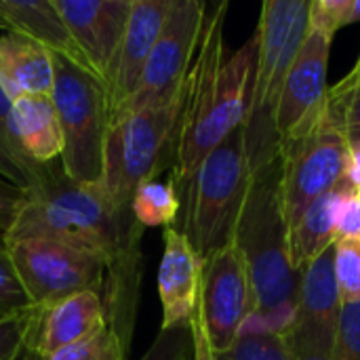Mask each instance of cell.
I'll return each mask as SVG.
<instances>
[{"mask_svg":"<svg viewBox=\"0 0 360 360\" xmlns=\"http://www.w3.org/2000/svg\"><path fill=\"white\" fill-rule=\"evenodd\" d=\"M310 2L306 0H266L257 23L259 51L253 78V93L247 120L243 124L251 171L281 156L276 133V110L287 74L308 36Z\"/></svg>","mask_w":360,"mask_h":360,"instance_id":"cell-3","label":"cell"},{"mask_svg":"<svg viewBox=\"0 0 360 360\" xmlns=\"http://www.w3.org/2000/svg\"><path fill=\"white\" fill-rule=\"evenodd\" d=\"M228 2L207 6L200 42L184 86L173 179L184 192L198 165L245 124L257 68V32L230 57L224 51Z\"/></svg>","mask_w":360,"mask_h":360,"instance_id":"cell-1","label":"cell"},{"mask_svg":"<svg viewBox=\"0 0 360 360\" xmlns=\"http://www.w3.org/2000/svg\"><path fill=\"white\" fill-rule=\"evenodd\" d=\"M4 314H8V312H0V319H2V316H4Z\"/></svg>","mask_w":360,"mask_h":360,"instance_id":"cell-36","label":"cell"},{"mask_svg":"<svg viewBox=\"0 0 360 360\" xmlns=\"http://www.w3.org/2000/svg\"><path fill=\"white\" fill-rule=\"evenodd\" d=\"M344 99V129L352 152V179L360 186V84Z\"/></svg>","mask_w":360,"mask_h":360,"instance_id":"cell-31","label":"cell"},{"mask_svg":"<svg viewBox=\"0 0 360 360\" xmlns=\"http://www.w3.org/2000/svg\"><path fill=\"white\" fill-rule=\"evenodd\" d=\"M219 360H295L283 333H240Z\"/></svg>","mask_w":360,"mask_h":360,"instance_id":"cell-24","label":"cell"},{"mask_svg":"<svg viewBox=\"0 0 360 360\" xmlns=\"http://www.w3.org/2000/svg\"><path fill=\"white\" fill-rule=\"evenodd\" d=\"M181 103L184 95L162 105L129 110L110 118L99 184L120 215L133 217L135 190L160 175L167 152L177 139Z\"/></svg>","mask_w":360,"mask_h":360,"instance_id":"cell-5","label":"cell"},{"mask_svg":"<svg viewBox=\"0 0 360 360\" xmlns=\"http://www.w3.org/2000/svg\"><path fill=\"white\" fill-rule=\"evenodd\" d=\"M354 188L360 186L352 179V175L346 177L331 192L314 200L302 213V217L289 226V259L300 276L314 259H319L327 249L335 245L340 207Z\"/></svg>","mask_w":360,"mask_h":360,"instance_id":"cell-19","label":"cell"},{"mask_svg":"<svg viewBox=\"0 0 360 360\" xmlns=\"http://www.w3.org/2000/svg\"><path fill=\"white\" fill-rule=\"evenodd\" d=\"M331 360H360V304L342 306Z\"/></svg>","mask_w":360,"mask_h":360,"instance_id":"cell-28","label":"cell"},{"mask_svg":"<svg viewBox=\"0 0 360 360\" xmlns=\"http://www.w3.org/2000/svg\"><path fill=\"white\" fill-rule=\"evenodd\" d=\"M173 4L175 0H133L127 30L105 82L110 118L118 114L135 95L150 53L165 27Z\"/></svg>","mask_w":360,"mask_h":360,"instance_id":"cell-14","label":"cell"},{"mask_svg":"<svg viewBox=\"0 0 360 360\" xmlns=\"http://www.w3.org/2000/svg\"><path fill=\"white\" fill-rule=\"evenodd\" d=\"M89 70L105 84L122 42L133 0H53Z\"/></svg>","mask_w":360,"mask_h":360,"instance_id":"cell-13","label":"cell"},{"mask_svg":"<svg viewBox=\"0 0 360 360\" xmlns=\"http://www.w3.org/2000/svg\"><path fill=\"white\" fill-rule=\"evenodd\" d=\"M360 238V188H354L342 202L338 226H335V243Z\"/></svg>","mask_w":360,"mask_h":360,"instance_id":"cell-32","label":"cell"},{"mask_svg":"<svg viewBox=\"0 0 360 360\" xmlns=\"http://www.w3.org/2000/svg\"><path fill=\"white\" fill-rule=\"evenodd\" d=\"M348 4L350 0H312L310 2V17L308 30L319 32L333 40L338 30H342L348 19Z\"/></svg>","mask_w":360,"mask_h":360,"instance_id":"cell-29","label":"cell"},{"mask_svg":"<svg viewBox=\"0 0 360 360\" xmlns=\"http://www.w3.org/2000/svg\"><path fill=\"white\" fill-rule=\"evenodd\" d=\"M281 160L285 217L291 226L314 200L352 175V152L344 129V99L329 95L323 118L306 135L281 146Z\"/></svg>","mask_w":360,"mask_h":360,"instance_id":"cell-7","label":"cell"},{"mask_svg":"<svg viewBox=\"0 0 360 360\" xmlns=\"http://www.w3.org/2000/svg\"><path fill=\"white\" fill-rule=\"evenodd\" d=\"M32 314L34 325L27 350L42 360L108 327V308L97 291L70 295L44 310L32 308Z\"/></svg>","mask_w":360,"mask_h":360,"instance_id":"cell-15","label":"cell"},{"mask_svg":"<svg viewBox=\"0 0 360 360\" xmlns=\"http://www.w3.org/2000/svg\"><path fill=\"white\" fill-rule=\"evenodd\" d=\"M32 325V308L8 312L0 319V360H17L23 350H27Z\"/></svg>","mask_w":360,"mask_h":360,"instance_id":"cell-26","label":"cell"},{"mask_svg":"<svg viewBox=\"0 0 360 360\" xmlns=\"http://www.w3.org/2000/svg\"><path fill=\"white\" fill-rule=\"evenodd\" d=\"M200 281L202 259L188 236L175 226L165 228V251L158 268V295L162 304L160 329L190 327L198 308Z\"/></svg>","mask_w":360,"mask_h":360,"instance_id":"cell-16","label":"cell"},{"mask_svg":"<svg viewBox=\"0 0 360 360\" xmlns=\"http://www.w3.org/2000/svg\"><path fill=\"white\" fill-rule=\"evenodd\" d=\"M335 253V281L342 306L360 304V238L338 240Z\"/></svg>","mask_w":360,"mask_h":360,"instance_id":"cell-25","label":"cell"},{"mask_svg":"<svg viewBox=\"0 0 360 360\" xmlns=\"http://www.w3.org/2000/svg\"><path fill=\"white\" fill-rule=\"evenodd\" d=\"M198 312L215 354H228L255 312L249 270L236 243L202 259Z\"/></svg>","mask_w":360,"mask_h":360,"instance_id":"cell-10","label":"cell"},{"mask_svg":"<svg viewBox=\"0 0 360 360\" xmlns=\"http://www.w3.org/2000/svg\"><path fill=\"white\" fill-rule=\"evenodd\" d=\"M129 348L120 340V335L108 325L99 333L72 344L46 360H127Z\"/></svg>","mask_w":360,"mask_h":360,"instance_id":"cell-23","label":"cell"},{"mask_svg":"<svg viewBox=\"0 0 360 360\" xmlns=\"http://www.w3.org/2000/svg\"><path fill=\"white\" fill-rule=\"evenodd\" d=\"M141 360H194V340L190 327L160 329Z\"/></svg>","mask_w":360,"mask_h":360,"instance_id":"cell-27","label":"cell"},{"mask_svg":"<svg viewBox=\"0 0 360 360\" xmlns=\"http://www.w3.org/2000/svg\"><path fill=\"white\" fill-rule=\"evenodd\" d=\"M55 82L51 99L57 110L63 150L61 169L78 184H99L110 127L105 84L86 68L53 55Z\"/></svg>","mask_w":360,"mask_h":360,"instance_id":"cell-6","label":"cell"},{"mask_svg":"<svg viewBox=\"0 0 360 360\" xmlns=\"http://www.w3.org/2000/svg\"><path fill=\"white\" fill-rule=\"evenodd\" d=\"M234 243L245 257L255 300V312L240 333H285L295 314L302 276L289 259L281 156L253 171Z\"/></svg>","mask_w":360,"mask_h":360,"instance_id":"cell-2","label":"cell"},{"mask_svg":"<svg viewBox=\"0 0 360 360\" xmlns=\"http://www.w3.org/2000/svg\"><path fill=\"white\" fill-rule=\"evenodd\" d=\"M55 82L53 53L42 44L4 30L0 34V86L13 103L25 95H51Z\"/></svg>","mask_w":360,"mask_h":360,"instance_id":"cell-18","label":"cell"},{"mask_svg":"<svg viewBox=\"0 0 360 360\" xmlns=\"http://www.w3.org/2000/svg\"><path fill=\"white\" fill-rule=\"evenodd\" d=\"M205 13L207 4L200 0H175L150 53L139 86L120 112L162 105L184 95L186 78L200 42Z\"/></svg>","mask_w":360,"mask_h":360,"instance_id":"cell-9","label":"cell"},{"mask_svg":"<svg viewBox=\"0 0 360 360\" xmlns=\"http://www.w3.org/2000/svg\"><path fill=\"white\" fill-rule=\"evenodd\" d=\"M360 21V0H350V4H348V19H346V23L350 25V23H359Z\"/></svg>","mask_w":360,"mask_h":360,"instance_id":"cell-35","label":"cell"},{"mask_svg":"<svg viewBox=\"0 0 360 360\" xmlns=\"http://www.w3.org/2000/svg\"><path fill=\"white\" fill-rule=\"evenodd\" d=\"M251 175L245 129L238 127L198 165L184 188L186 217L181 232L200 259L234 243Z\"/></svg>","mask_w":360,"mask_h":360,"instance_id":"cell-4","label":"cell"},{"mask_svg":"<svg viewBox=\"0 0 360 360\" xmlns=\"http://www.w3.org/2000/svg\"><path fill=\"white\" fill-rule=\"evenodd\" d=\"M8 118H11V101L0 86V175L19 188H27L36 181L42 173V167H30L21 160L17 150L13 148L11 133H8Z\"/></svg>","mask_w":360,"mask_h":360,"instance_id":"cell-22","label":"cell"},{"mask_svg":"<svg viewBox=\"0 0 360 360\" xmlns=\"http://www.w3.org/2000/svg\"><path fill=\"white\" fill-rule=\"evenodd\" d=\"M19 285L34 310H44L70 295L97 291L103 295L108 262L101 255L49 238L6 240Z\"/></svg>","mask_w":360,"mask_h":360,"instance_id":"cell-8","label":"cell"},{"mask_svg":"<svg viewBox=\"0 0 360 360\" xmlns=\"http://www.w3.org/2000/svg\"><path fill=\"white\" fill-rule=\"evenodd\" d=\"M190 329H192V340H194V360H219L215 350L211 348V342H209V335H207V329L202 325L198 308L190 321Z\"/></svg>","mask_w":360,"mask_h":360,"instance_id":"cell-34","label":"cell"},{"mask_svg":"<svg viewBox=\"0 0 360 360\" xmlns=\"http://www.w3.org/2000/svg\"><path fill=\"white\" fill-rule=\"evenodd\" d=\"M179 209H181V196L173 175L169 181H160L158 177L143 181L135 190L131 202V213L141 228H156V226L169 228L177 219Z\"/></svg>","mask_w":360,"mask_h":360,"instance_id":"cell-21","label":"cell"},{"mask_svg":"<svg viewBox=\"0 0 360 360\" xmlns=\"http://www.w3.org/2000/svg\"><path fill=\"white\" fill-rule=\"evenodd\" d=\"M0 27L21 34L42 44L53 55L68 57L89 70L53 0H0Z\"/></svg>","mask_w":360,"mask_h":360,"instance_id":"cell-20","label":"cell"},{"mask_svg":"<svg viewBox=\"0 0 360 360\" xmlns=\"http://www.w3.org/2000/svg\"><path fill=\"white\" fill-rule=\"evenodd\" d=\"M21 198H23V188L11 184L0 175V234L2 236H6L8 230L13 228L17 211L21 207Z\"/></svg>","mask_w":360,"mask_h":360,"instance_id":"cell-33","label":"cell"},{"mask_svg":"<svg viewBox=\"0 0 360 360\" xmlns=\"http://www.w3.org/2000/svg\"><path fill=\"white\" fill-rule=\"evenodd\" d=\"M8 133L13 148L30 167L61 158L63 137L51 95H25L11 103Z\"/></svg>","mask_w":360,"mask_h":360,"instance_id":"cell-17","label":"cell"},{"mask_svg":"<svg viewBox=\"0 0 360 360\" xmlns=\"http://www.w3.org/2000/svg\"><path fill=\"white\" fill-rule=\"evenodd\" d=\"M342 314L335 281V253L327 249L302 274L293 321L283 333L295 360H331Z\"/></svg>","mask_w":360,"mask_h":360,"instance_id":"cell-11","label":"cell"},{"mask_svg":"<svg viewBox=\"0 0 360 360\" xmlns=\"http://www.w3.org/2000/svg\"><path fill=\"white\" fill-rule=\"evenodd\" d=\"M25 308H32V306L13 270L6 240L4 236H0V312H17Z\"/></svg>","mask_w":360,"mask_h":360,"instance_id":"cell-30","label":"cell"},{"mask_svg":"<svg viewBox=\"0 0 360 360\" xmlns=\"http://www.w3.org/2000/svg\"><path fill=\"white\" fill-rule=\"evenodd\" d=\"M329 55L331 40L308 30V36L287 74L276 110V133L281 137V146L306 135L323 118L329 99Z\"/></svg>","mask_w":360,"mask_h":360,"instance_id":"cell-12","label":"cell"},{"mask_svg":"<svg viewBox=\"0 0 360 360\" xmlns=\"http://www.w3.org/2000/svg\"><path fill=\"white\" fill-rule=\"evenodd\" d=\"M304 360H321V359H304Z\"/></svg>","mask_w":360,"mask_h":360,"instance_id":"cell-37","label":"cell"}]
</instances>
